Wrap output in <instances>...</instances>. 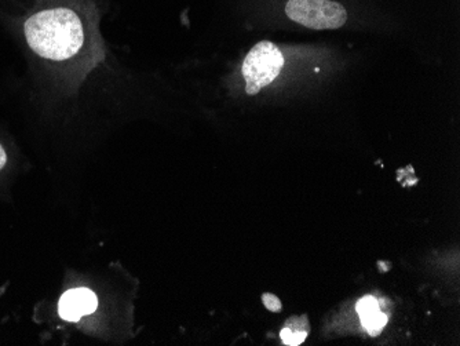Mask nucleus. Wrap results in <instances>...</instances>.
Here are the masks:
<instances>
[{
    "label": "nucleus",
    "instance_id": "f03ea898",
    "mask_svg": "<svg viewBox=\"0 0 460 346\" xmlns=\"http://www.w3.org/2000/svg\"><path fill=\"white\" fill-rule=\"evenodd\" d=\"M287 69V54L283 46L271 40H260L248 49L239 64L242 93L255 98L278 84Z\"/></svg>",
    "mask_w": 460,
    "mask_h": 346
},
{
    "label": "nucleus",
    "instance_id": "423d86ee",
    "mask_svg": "<svg viewBox=\"0 0 460 346\" xmlns=\"http://www.w3.org/2000/svg\"><path fill=\"white\" fill-rule=\"evenodd\" d=\"M263 304H265L266 308L270 312H279L281 309L280 301H279L278 297L273 296V294H265V296H263Z\"/></svg>",
    "mask_w": 460,
    "mask_h": 346
},
{
    "label": "nucleus",
    "instance_id": "39448f33",
    "mask_svg": "<svg viewBox=\"0 0 460 346\" xmlns=\"http://www.w3.org/2000/svg\"><path fill=\"white\" fill-rule=\"evenodd\" d=\"M307 334H309V325H307L306 317H304V322H299L298 317H292L281 332L280 337L286 345L296 346L306 340Z\"/></svg>",
    "mask_w": 460,
    "mask_h": 346
},
{
    "label": "nucleus",
    "instance_id": "20e7f679",
    "mask_svg": "<svg viewBox=\"0 0 460 346\" xmlns=\"http://www.w3.org/2000/svg\"><path fill=\"white\" fill-rule=\"evenodd\" d=\"M358 316H360L361 323H363L364 329L371 335H379L385 325L387 324V316L382 314L379 308L378 301L374 297L367 296L358 302Z\"/></svg>",
    "mask_w": 460,
    "mask_h": 346
},
{
    "label": "nucleus",
    "instance_id": "f257e3e1",
    "mask_svg": "<svg viewBox=\"0 0 460 346\" xmlns=\"http://www.w3.org/2000/svg\"><path fill=\"white\" fill-rule=\"evenodd\" d=\"M227 4L230 13L250 30H389L399 22L400 13L386 0H229Z\"/></svg>",
    "mask_w": 460,
    "mask_h": 346
},
{
    "label": "nucleus",
    "instance_id": "0eeeda50",
    "mask_svg": "<svg viewBox=\"0 0 460 346\" xmlns=\"http://www.w3.org/2000/svg\"><path fill=\"white\" fill-rule=\"evenodd\" d=\"M9 162V155H7L6 146L4 142L0 141V170H4Z\"/></svg>",
    "mask_w": 460,
    "mask_h": 346
},
{
    "label": "nucleus",
    "instance_id": "7ed1b4c3",
    "mask_svg": "<svg viewBox=\"0 0 460 346\" xmlns=\"http://www.w3.org/2000/svg\"><path fill=\"white\" fill-rule=\"evenodd\" d=\"M98 298L86 288H72L59 299L58 314L66 322H77L97 311Z\"/></svg>",
    "mask_w": 460,
    "mask_h": 346
}]
</instances>
